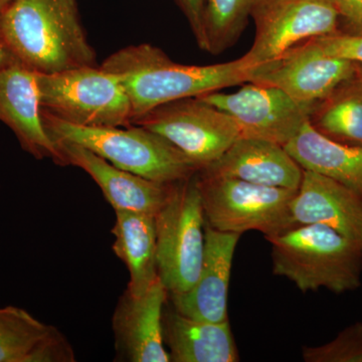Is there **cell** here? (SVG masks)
Returning <instances> with one entry per match:
<instances>
[{
	"label": "cell",
	"mask_w": 362,
	"mask_h": 362,
	"mask_svg": "<svg viewBox=\"0 0 362 362\" xmlns=\"http://www.w3.org/2000/svg\"><path fill=\"white\" fill-rule=\"evenodd\" d=\"M0 45L37 74L97 66L78 0H0Z\"/></svg>",
	"instance_id": "6da1fadb"
},
{
	"label": "cell",
	"mask_w": 362,
	"mask_h": 362,
	"mask_svg": "<svg viewBox=\"0 0 362 362\" xmlns=\"http://www.w3.org/2000/svg\"><path fill=\"white\" fill-rule=\"evenodd\" d=\"M100 66L122 83L132 120L160 105L245 84L251 77V68L243 57L216 65H183L150 44L119 49Z\"/></svg>",
	"instance_id": "7a4b0ae2"
},
{
	"label": "cell",
	"mask_w": 362,
	"mask_h": 362,
	"mask_svg": "<svg viewBox=\"0 0 362 362\" xmlns=\"http://www.w3.org/2000/svg\"><path fill=\"white\" fill-rule=\"evenodd\" d=\"M272 245L273 274L300 291L327 289L335 294L361 286L362 247L318 223L296 225L266 239Z\"/></svg>",
	"instance_id": "3957f363"
},
{
	"label": "cell",
	"mask_w": 362,
	"mask_h": 362,
	"mask_svg": "<svg viewBox=\"0 0 362 362\" xmlns=\"http://www.w3.org/2000/svg\"><path fill=\"white\" fill-rule=\"evenodd\" d=\"M45 130L54 141L80 145L112 165L147 180L173 183L197 169L160 135L141 126L89 127L66 122L42 109Z\"/></svg>",
	"instance_id": "277c9868"
},
{
	"label": "cell",
	"mask_w": 362,
	"mask_h": 362,
	"mask_svg": "<svg viewBox=\"0 0 362 362\" xmlns=\"http://www.w3.org/2000/svg\"><path fill=\"white\" fill-rule=\"evenodd\" d=\"M206 225L243 235L250 230L274 237L296 226L291 202L297 190L264 187L235 178L195 173Z\"/></svg>",
	"instance_id": "5b68a950"
},
{
	"label": "cell",
	"mask_w": 362,
	"mask_h": 362,
	"mask_svg": "<svg viewBox=\"0 0 362 362\" xmlns=\"http://www.w3.org/2000/svg\"><path fill=\"white\" fill-rule=\"evenodd\" d=\"M42 109L66 122L89 127L131 125L132 108L122 83L101 66L37 74Z\"/></svg>",
	"instance_id": "8992f818"
},
{
	"label": "cell",
	"mask_w": 362,
	"mask_h": 362,
	"mask_svg": "<svg viewBox=\"0 0 362 362\" xmlns=\"http://www.w3.org/2000/svg\"><path fill=\"white\" fill-rule=\"evenodd\" d=\"M158 275L168 295L182 294L197 282L204 252V218L195 173L173 185L154 216Z\"/></svg>",
	"instance_id": "52a82bcc"
},
{
	"label": "cell",
	"mask_w": 362,
	"mask_h": 362,
	"mask_svg": "<svg viewBox=\"0 0 362 362\" xmlns=\"http://www.w3.org/2000/svg\"><path fill=\"white\" fill-rule=\"evenodd\" d=\"M170 142L197 170L220 158L240 137L232 117L201 97L160 105L131 121Z\"/></svg>",
	"instance_id": "ba28073f"
},
{
	"label": "cell",
	"mask_w": 362,
	"mask_h": 362,
	"mask_svg": "<svg viewBox=\"0 0 362 362\" xmlns=\"http://www.w3.org/2000/svg\"><path fill=\"white\" fill-rule=\"evenodd\" d=\"M252 21L254 44L243 56L251 70L308 40L340 33L339 16L327 0H273Z\"/></svg>",
	"instance_id": "9c48e42d"
},
{
	"label": "cell",
	"mask_w": 362,
	"mask_h": 362,
	"mask_svg": "<svg viewBox=\"0 0 362 362\" xmlns=\"http://www.w3.org/2000/svg\"><path fill=\"white\" fill-rule=\"evenodd\" d=\"M197 97L232 117L239 126L240 137L282 146L301 131L311 112L284 90L255 83L243 86L235 93L216 90Z\"/></svg>",
	"instance_id": "30bf717a"
},
{
	"label": "cell",
	"mask_w": 362,
	"mask_h": 362,
	"mask_svg": "<svg viewBox=\"0 0 362 362\" xmlns=\"http://www.w3.org/2000/svg\"><path fill=\"white\" fill-rule=\"evenodd\" d=\"M358 63L323 54L312 40L278 59L255 66L249 83L284 90L298 103L313 108L356 76Z\"/></svg>",
	"instance_id": "8fae6325"
},
{
	"label": "cell",
	"mask_w": 362,
	"mask_h": 362,
	"mask_svg": "<svg viewBox=\"0 0 362 362\" xmlns=\"http://www.w3.org/2000/svg\"><path fill=\"white\" fill-rule=\"evenodd\" d=\"M168 292L160 277L143 294L126 290L113 317L117 358L129 362H170L163 339L162 316Z\"/></svg>",
	"instance_id": "7c38bea8"
},
{
	"label": "cell",
	"mask_w": 362,
	"mask_h": 362,
	"mask_svg": "<svg viewBox=\"0 0 362 362\" xmlns=\"http://www.w3.org/2000/svg\"><path fill=\"white\" fill-rule=\"evenodd\" d=\"M0 121L33 157L65 166L58 144L42 122L37 73L16 62L0 69Z\"/></svg>",
	"instance_id": "4fadbf2b"
},
{
	"label": "cell",
	"mask_w": 362,
	"mask_h": 362,
	"mask_svg": "<svg viewBox=\"0 0 362 362\" xmlns=\"http://www.w3.org/2000/svg\"><path fill=\"white\" fill-rule=\"evenodd\" d=\"M240 237V233L220 232L204 226V259L197 282L187 292L168 295L176 311L211 322L228 320V287Z\"/></svg>",
	"instance_id": "5bb4252c"
},
{
	"label": "cell",
	"mask_w": 362,
	"mask_h": 362,
	"mask_svg": "<svg viewBox=\"0 0 362 362\" xmlns=\"http://www.w3.org/2000/svg\"><path fill=\"white\" fill-rule=\"evenodd\" d=\"M65 165L84 170L117 211H136L156 216L168 201L173 183H161L112 165L90 150L65 141H56Z\"/></svg>",
	"instance_id": "9a60e30c"
},
{
	"label": "cell",
	"mask_w": 362,
	"mask_h": 362,
	"mask_svg": "<svg viewBox=\"0 0 362 362\" xmlns=\"http://www.w3.org/2000/svg\"><path fill=\"white\" fill-rule=\"evenodd\" d=\"M291 214L297 225L328 226L362 247V197L337 181L304 170Z\"/></svg>",
	"instance_id": "2e32d148"
},
{
	"label": "cell",
	"mask_w": 362,
	"mask_h": 362,
	"mask_svg": "<svg viewBox=\"0 0 362 362\" xmlns=\"http://www.w3.org/2000/svg\"><path fill=\"white\" fill-rule=\"evenodd\" d=\"M199 170L209 175L292 190L299 188L304 173L282 145L245 137H240L220 158Z\"/></svg>",
	"instance_id": "e0dca14e"
},
{
	"label": "cell",
	"mask_w": 362,
	"mask_h": 362,
	"mask_svg": "<svg viewBox=\"0 0 362 362\" xmlns=\"http://www.w3.org/2000/svg\"><path fill=\"white\" fill-rule=\"evenodd\" d=\"M164 344L173 362H237L239 351L230 321L211 322L182 315L166 302L162 316Z\"/></svg>",
	"instance_id": "ac0fdd59"
},
{
	"label": "cell",
	"mask_w": 362,
	"mask_h": 362,
	"mask_svg": "<svg viewBox=\"0 0 362 362\" xmlns=\"http://www.w3.org/2000/svg\"><path fill=\"white\" fill-rule=\"evenodd\" d=\"M65 335L16 306L0 308V362H74Z\"/></svg>",
	"instance_id": "d6986e66"
},
{
	"label": "cell",
	"mask_w": 362,
	"mask_h": 362,
	"mask_svg": "<svg viewBox=\"0 0 362 362\" xmlns=\"http://www.w3.org/2000/svg\"><path fill=\"white\" fill-rule=\"evenodd\" d=\"M284 147L304 170L337 181L362 197V147L333 141L309 121Z\"/></svg>",
	"instance_id": "ffe728a7"
},
{
	"label": "cell",
	"mask_w": 362,
	"mask_h": 362,
	"mask_svg": "<svg viewBox=\"0 0 362 362\" xmlns=\"http://www.w3.org/2000/svg\"><path fill=\"white\" fill-rule=\"evenodd\" d=\"M112 233L114 252L129 272L127 291L143 294L159 277L156 218L152 214L117 211Z\"/></svg>",
	"instance_id": "44dd1931"
},
{
	"label": "cell",
	"mask_w": 362,
	"mask_h": 362,
	"mask_svg": "<svg viewBox=\"0 0 362 362\" xmlns=\"http://www.w3.org/2000/svg\"><path fill=\"white\" fill-rule=\"evenodd\" d=\"M309 123L333 141L362 147V82L356 74L311 109Z\"/></svg>",
	"instance_id": "7402d4cb"
},
{
	"label": "cell",
	"mask_w": 362,
	"mask_h": 362,
	"mask_svg": "<svg viewBox=\"0 0 362 362\" xmlns=\"http://www.w3.org/2000/svg\"><path fill=\"white\" fill-rule=\"evenodd\" d=\"M273 0H204V49L221 54L242 37L250 18L257 16Z\"/></svg>",
	"instance_id": "603a6c76"
},
{
	"label": "cell",
	"mask_w": 362,
	"mask_h": 362,
	"mask_svg": "<svg viewBox=\"0 0 362 362\" xmlns=\"http://www.w3.org/2000/svg\"><path fill=\"white\" fill-rule=\"evenodd\" d=\"M302 354L306 362H362V322L344 328L320 346L304 347Z\"/></svg>",
	"instance_id": "cb8c5ba5"
},
{
	"label": "cell",
	"mask_w": 362,
	"mask_h": 362,
	"mask_svg": "<svg viewBox=\"0 0 362 362\" xmlns=\"http://www.w3.org/2000/svg\"><path fill=\"white\" fill-rule=\"evenodd\" d=\"M311 40L326 56L350 59L362 64V35L339 33Z\"/></svg>",
	"instance_id": "d4e9b609"
},
{
	"label": "cell",
	"mask_w": 362,
	"mask_h": 362,
	"mask_svg": "<svg viewBox=\"0 0 362 362\" xmlns=\"http://www.w3.org/2000/svg\"><path fill=\"white\" fill-rule=\"evenodd\" d=\"M335 9L340 23H344L342 33L362 35V0H327Z\"/></svg>",
	"instance_id": "484cf974"
},
{
	"label": "cell",
	"mask_w": 362,
	"mask_h": 362,
	"mask_svg": "<svg viewBox=\"0 0 362 362\" xmlns=\"http://www.w3.org/2000/svg\"><path fill=\"white\" fill-rule=\"evenodd\" d=\"M185 14L199 49H204V0H175Z\"/></svg>",
	"instance_id": "4316f807"
},
{
	"label": "cell",
	"mask_w": 362,
	"mask_h": 362,
	"mask_svg": "<svg viewBox=\"0 0 362 362\" xmlns=\"http://www.w3.org/2000/svg\"><path fill=\"white\" fill-rule=\"evenodd\" d=\"M14 59L11 54L7 52L6 47L0 45V69L4 68L6 66L11 65L14 63Z\"/></svg>",
	"instance_id": "83f0119b"
},
{
	"label": "cell",
	"mask_w": 362,
	"mask_h": 362,
	"mask_svg": "<svg viewBox=\"0 0 362 362\" xmlns=\"http://www.w3.org/2000/svg\"><path fill=\"white\" fill-rule=\"evenodd\" d=\"M356 76L362 82V64L358 63V66H357Z\"/></svg>",
	"instance_id": "f1b7e54d"
}]
</instances>
